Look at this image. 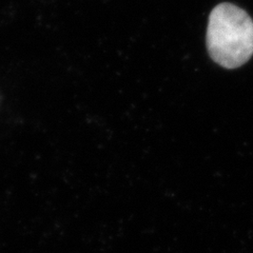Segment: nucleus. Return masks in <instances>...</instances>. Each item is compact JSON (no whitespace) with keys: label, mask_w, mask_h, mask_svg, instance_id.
Instances as JSON below:
<instances>
[{"label":"nucleus","mask_w":253,"mask_h":253,"mask_svg":"<svg viewBox=\"0 0 253 253\" xmlns=\"http://www.w3.org/2000/svg\"><path fill=\"white\" fill-rule=\"evenodd\" d=\"M211 59L226 69L246 63L253 55V21L241 7L224 2L209 16L206 36Z\"/></svg>","instance_id":"obj_1"}]
</instances>
